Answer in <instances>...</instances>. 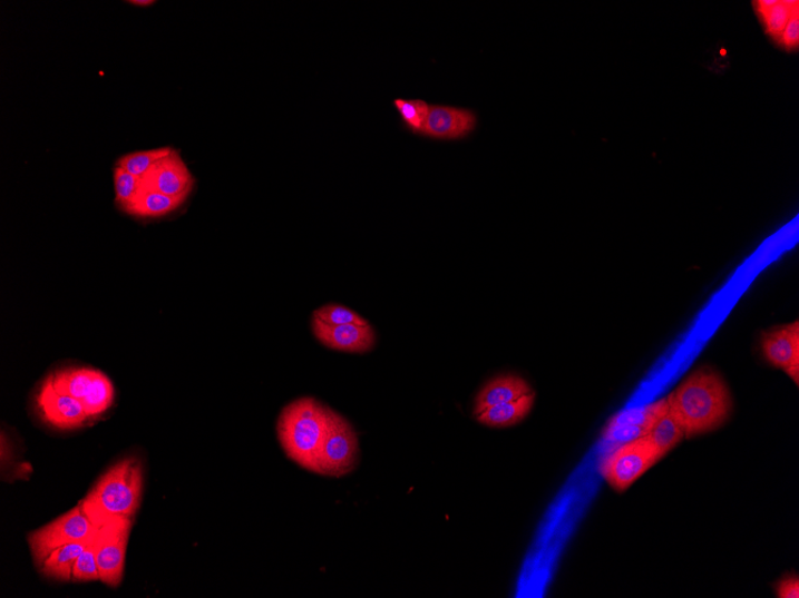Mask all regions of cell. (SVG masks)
Returning a JSON list of instances; mask_svg holds the SVG:
<instances>
[{
  "mask_svg": "<svg viewBox=\"0 0 799 598\" xmlns=\"http://www.w3.org/2000/svg\"><path fill=\"white\" fill-rule=\"evenodd\" d=\"M762 353L773 367L786 371L798 385L799 382V323L779 326L764 332Z\"/></svg>",
  "mask_w": 799,
  "mask_h": 598,
  "instance_id": "12",
  "label": "cell"
},
{
  "mask_svg": "<svg viewBox=\"0 0 799 598\" xmlns=\"http://www.w3.org/2000/svg\"><path fill=\"white\" fill-rule=\"evenodd\" d=\"M394 106L405 126L415 133V135L421 136L422 129L426 127L431 106L426 101H422V99L403 98H397Z\"/></svg>",
  "mask_w": 799,
  "mask_h": 598,
  "instance_id": "22",
  "label": "cell"
},
{
  "mask_svg": "<svg viewBox=\"0 0 799 598\" xmlns=\"http://www.w3.org/2000/svg\"><path fill=\"white\" fill-rule=\"evenodd\" d=\"M142 493L143 463L138 458L128 457L97 480L79 506L87 518L100 528L116 519H135Z\"/></svg>",
  "mask_w": 799,
  "mask_h": 598,
  "instance_id": "2",
  "label": "cell"
},
{
  "mask_svg": "<svg viewBox=\"0 0 799 598\" xmlns=\"http://www.w3.org/2000/svg\"><path fill=\"white\" fill-rule=\"evenodd\" d=\"M56 390L69 394L84 405L88 418L105 413L114 402L110 379L100 371L85 367L61 369L50 376Z\"/></svg>",
  "mask_w": 799,
  "mask_h": 598,
  "instance_id": "6",
  "label": "cell"
},
{
  "mask_svg": "<svg viewBox=\"0 0 799 598\" xmlns=\"http://www.w3.org/2000/svg\"><path fill=\"white\" fill-rule=\"evenodd\" d=\"M313 334L316 340L332 351L366 354L377 344V332L368 325H330L316 318L312 322Z\"/></svg>",
  "mask_w": 799,
  "mask_h": 598,
  "instance_id": "10",
  "label": "cell"
},
{
  "mask_svg": "<svg viewBox=\"0 0 799 598\" xmlns=\"http://www.w3.org/2000/svg\"><path fill=\"white\" fill-rule=\"evenodd\" d=\"M172 151V147H158L148 149V151H138L120 157L116 165L127 173L142 178L145 174H148L154 165L167 157Z\"/></svg>",
  "mask_w": 799,
  "mask_h": 598,
  "instance_id": "21",
  "label": "cell"
},
{
  "mask_svg": "<svg viewBox=\"0 0 799 598\" xmlns=\"http://www.w3.org/2000/svg\"><path fill=\"white\" fill-rule=\"evenodd\" d=\"M330 406L313 396L288 404L276 422V434L286 457L308 472L318 474V460L329 428Z\"/></svg>",
  "mask_w": 799,
  "mask_h": 598,
  "instance_id": "3",
  "label": "cell"
},
{
  "mask_svg": "<svg viewBox=\"0 0 799 598\" xmlns=\"http://www.w3.org/2000/svg\"><path fill=\"white\" fill-rule=\"evenodd\" d=\"M478 126V116L467 108L431 106L421 136L433 140L467 139Z\"/></svg>",
  "mask_w": 799,
  "mask_h": 598,
  "instance_id": "11",
  "label": "cell"
},
{
  "mask_svg": "<svg viewBox=\"0 0 799 598\" xmlns=\"http://www.w3.org/2000/svg\"><path fill=\"white\" fill-rule=\"evenodd\" d=\"M665 405L666 398L656 403L617 413L603 431V438L612 443L622 444L646 437Z\"/></svg>",
  "mask_w": 799,
  "mask_h": 598,
  "instance_id": "14",
  "label": "cell"
},
{
  "mask_svg": "<svg viewBox=\"0 0 799 598\" xmlns=\"http://www.w3.org/2000/svg\"><path fill=\"white\" fill-rule=\"evenodd\" d=\"M668 403L684 430V438L711 433L730 418L732 399L722 375L712 369L691 374L668 396Z\"/></svg>",
  "mask_w": 799,
  "mask_h": 598,
  "instance_id": "1",
  "label": "cell"
},
{
  "mask_svg": "<svg viewBox=\"0 0 799 598\" xmlns=\"http://www.w3.org/2000/svg\"><path fill=\"white\" fill-rule=\"evenodd\" d=\"M128 3H129V4H133V6H136V7H143V8H144V7H152V6L155 4L156 2H154V0H130V2H128Z\"/></svg>",
  "mask_w": 799,
  "mask_h": 598,
  "instance_id": "27",
  "label": "cell"
},
{
  "mask_svg": "<svg viewBox=\"0 0 799 598\" xmlns=\"http://www.w3.org/2000/svg\"><path fill=\"white\" fill-rule=\"evenodd\" d=\"M133 525L134 519H116L97 529L94 537L100 580L110 588H118L121 585L127 543Z\"/></svg>",
  "mask_w": 799,
  "mask_h": 598,
  "instance_id": "8",
  "label": "cell"
},
{
  "mask_svg": "<svg viewBox=\"0 0 799 598\" xmlns=\"http://www.w3.org/2000/svg\"><path fill=\"white\" fill-rule=\"evenodd\" d=\"M97 529L99 528L87 518L78 504L51 523L31 531L27 540L37 568L40 569L46 558L57 548L89 540L96 535Z\"/></svg>",
  "mask_w": 799,
  "mask_h": 598,
  "instance_id": "7",
  "label": "cell"
},
{
  "mask_svg": "<svg viewBox=\"0 0 799 598\" xmlns=\"http://www.w3.org/2000/svg\"><path fill=\"white\" fill-rule=\"evenodd\" d=\"M145 187L163 194L187 198L194 187V178L181 153L173 151L142 177Z\"/></svg>",
  "mask_w": 799,
  "mask_h": 598,
  "instance_id": "13",
  "label": "cell"
},
{
  "mask_svg": "<svg viewBox=\"0 0 799 598\" xmlns=\"http://www.w3.org/2000/svg\"><path fill=\"white\" fill-rule=\"evenodd\" d=\"M779 598H798L799 597V579L796 575L787 576L778 581L776 587Z\"/></svg>",
  "mask_w": 799,
  "mask_h": 598,
  "instance_id": "26",
  "label": "cell"
},
{
  "mask_svg": "<svg viewBox=\"0 0 799 598\" xmlns=\"http://www.w3.org/2000/svg\"><path fill=\"white\" fill-rule=\"evenodd\" d=\"M756 9L764 31L777 43H779L789 22L798 14L797 3L790 2H758L756 3Z\"/></svg>",
  "mask_w": 799,
  "mask_h": 598,
  "instance_id": "20",
  "label": "cell"
},
{
  "mask_svg": "<svg viewBox=\"0 0 799 598\" xmlns=\"http://www.w3.org/2000/svg\"><path fill=\"white\" fill-rule=\"evenodd\" d=\"M646 438L654 443L665 457L684 439V430L672 411L670 403L659 414Z\"/></svg>",
  "mask_w": 799,
  "mask_h": 598,
  "instance_id": "19",
  "label": "cell"
},
{
  "mask_svg": "<svg viewBox=\"0 0 799 598\" xmlns=\"http://www.w3.org/2000/svg\"><path fill=\"white\" fill-rule=\"evenodd\" d=\"M360 440L352 424L330 408L329 428L318 460V474L341 478L360 464Z\"/></svg>",
  "mask_w": 799,
  "mask_h": 598,
  "instance_id": "5",
  "label": "cell"
},
{
  "mask_svg": "<svg viewBox=\"0 0 799 598\" xmlns=\"http://www.w3.org/2000/svg\"><path fill=\"white\" fill-rule=\"evenodd\" d=\"M313 318H316L325 324L330 325H348V324H355V325H368L369 322L361 317L360 314L354 312L353 310L330 304L322 306L318 308L313 313Z\"/></svg>",
  "mask_w": 799,
  "mask_h": 598,
  "instance_id": "24",
  "label": "cell"
},
{
  "mask_svg": "<svg viewBox=\"0 0 799 598\" xmlns=\"http://www.w3.org/2000/svg\"><path fill=\"white\" fill-rule=\"evenodd\" d=\"M114 189H116V203L125 213L133 205L142 187V178L127 173L116 165L114 168Z\"/></svg>",
  "mask_w": 799,
  "mask_h": 598,
  "instance_id": "23",
  "label": "cell"
},
{
  "mask_svg": "<svg viewBox=\"0 0 799 598\" xmlns=\"http://www.w3.org/2000/svg\"><path fill=\"white\" fill-rule=\"evenodd\" d=\"M36 404L42 420L61 430L84 427L88 414L77 399L55 389L50 378H46L36 395Z\"/></svg>",
  "mask_w": 799,
  "mask_h": 598,
  "instance_id": "9",
  "label": "cell"
},
{
  "mask_svg": "<svg viewBox=\"0 0 799 598\" xmlns=\"http://www.w3.org/2000/svg\"><path fill=\"white\" fill-rule=\"evenodd\" d=\"M535 403V393L517 399L511 403H505L488 408L476 414L477 421L488 428L504 429L524 422L532 412Z\"/></svg>",
  "mask_w": 799,
  "mask_h": 598,
  "instance_id": "17",
  "label": "cell"
},
{
  "mask_svg": "<svg viewBox=\"0 0 799 598\" xmlns=\"http://www.w3.org/2000/svg\"><path fill=\"white\" fill-rule=\"evenodd\" d=\"M91 539L57 548V550L48 556L43 561L42 567L40 568L41 574L47 578L60 581L72 580L76 561L81 552L86 550V547Z\"/></svg>",
  "mask_w": 799,
  "mask_h": 598,
  "instance_id": "18",
  "label": "cell"
},
{
  "mask_svg": "<svg viewBox=\"0 0 799 598\" xmlns=\"http://www.w3.org/2000/svg\"><path fill=\"white\" fill-rule=\"evenodd\" d=\"M530 393L533 390L524 378L514 374L500 375L486 382L476 396L472 412L478 414L488 408L515 402Z\"/></svg>",
  "mask_w": 799,
  "mask_h": 598,
  "instance_id": "15",
  "label": "cell"
},
{
  "mask_svg": "<svg viewBox=\"0 0 799 598\" xmlns=\"http://www.w3.org/2000/svg\"><path fill=\"white\" fill-rule=\"evenodd\" d=\"M95 537V536H94ZM74 581H92L100 580L99 565H97L94 538L90 540L86 550L78 557L74 574Z\"/></svg>",
  "mask_w": 799,
  "mask_h": 598,
  "instance_id": "25",
  "label": "cell"
},
{
  "mask_svg": "<svg viewBox=\"0 0 799 598\" xmlns=\"http://www.w3.org/2000/svg\"><path fill=\"white\" fill-rule=\"evenodd\" d=\"M664 455L646 437L617 444L602 459L600 472L616 492H625Z\"/></svg>",
  "mask_w": 799,
  "mask_h": 598,
  "instance_id": "4",
  "label": "cell"
},
{
  "mask_svg": "<svg viewBox=\"0 0 799 598\" xmlns=\"http://www.w3.org/2000/svg\"><path fill=\"white\" fill-rule=\"evenodd\" d=\"M187 198L174 197L153 188L145 187L142 183V187L135 198L133 205H130L126 214L133 215V217L144 219H156L166 217V215L181 208Z\"/></svg>",
  "mask_w": 799,
  "mask_h": 598,
  "instance_id": "16",
  "label": "cell"
}]
</instances>
